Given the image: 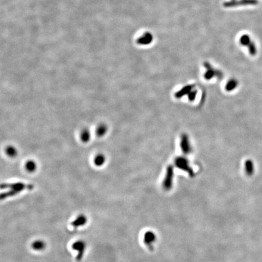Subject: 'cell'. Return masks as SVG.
Masks as SVG:
<instances>
[{"mask_svg": "<svg viewBox=\"0 0 262 262\" xmlns=\"http://www.w3.org/2000/svg\"><path fill=\"white\" fill-rule=\"evenodd\" d=\"M181 149L184 154H188L191 151V147L189 138L186 134L182 135L181 138Z\"/></svg>", "mask_w": 262, "mask_h": 262, "instance_id": "8992f818", "label": "cell"}, {"mask_svg": "<svg viewBox=\"0 0 262 262\" xmlns=\"http://www.w3.org/2000/svg\"><path fill=\"white\" fill-rule=\"evenodd\" d=\"M258 4L257 0H231L225 2L223 4L224 7L227 8H235L243 6L248 5H256Z\"/></svg>", "mask_w": 262, "mask_h": 262, "instance_id": "7a4b0ae2", "label": "cell"}, {"mask_svg": "<svg viewBox=\"0 0 262 262\" xmlns=\"http://www.w3.org/2000/svg\"><path fill=\"white\" fill-rule=\"evenodd\" d=\"M155 240V235L152 232H147L144 235V242L148 246H150L151 243Z\"/></svg>", "mask_w": 262, "mask_h": 262, "instance_id": "4fadbf2b", "label": "cell"}, {"mask_svg": "<svg viewBox=\"0 0 262 262\" xmlns=\"http://www.w3.org/2000/svg\"><path fill=\"white\" fill-rule=\"evenodd\" d=\"M154 40V37L151 33L145 32L143 35L139 38L137 40V43L140 45H149Z\"/></svg>", "mask_w": 262, "mask_h": 262, "instance_id": "52a82bcc", "label": "cell"}, {"mask_svg": "<svg viewBox=\"0 0 262 262\" xmlns=\"http://www.w3.org/2000/svg\"><path fill=\"white\" fill-rule=\"evenodd\" d=\"M203 66H204L206 70L204 74V77L206 80H210L214 77H217L219 79H222L223 74L221 71L214 68L210 64V63L208 62H204Z\"/></svg>", "mask_w": 262, "mask_h": 262, "instance_id": "6da1fadb", "label": "cell"}, {"mask_svg": "<svg viewBox=\"0 0 262 262\" xmlns=\"http://www.w3.org/2000/svg\"><path fill=\"white\" fill-rule=\"evenodd\" d=\"M239 83L235 79H231L228 81L226 85V90L227 91H232L234 90L238 86Z\"/></svg>", "mask_w": 262, "mask_h": 262, "instance_id": "8fae6325", "label": "cell"}, {"mask_svg": "<svg viewBox=\"0 0 262 262\" xmlns=\"http://www.w3.org/2000/svg\"><path fill=\"white\" fill-rule=\"evenodd\" d=\"M194 85H188L184 88H183L180 91H178L175 93L176 98H182L183 96L186 94H189L193 89H194Z\"/></svg>", "mask_w": 262, "mask_h": 262, "instance_id": "9c48e42d", "label": "cell"}, {"mask_svg": "<svg viewBox=\"0 0 262 262\" xmlns=\"http://www.w3.org/2000/svg\"><path fill=\"white\" fill-rule=\"evenodd\" d=\"M45 247V244L44 243L40 240H38L36 242H33L32 244V248L33 249H34L35 250L37 251H41L42 249H43Z\"/></svg>", "mask_w": 262, "mask_h": 262, "instance_id": "5bb4252c", "label": "cell"}, {"mask_svg": "<svg viewBox=\"0 0 262 262\" xmlns=\"http://www.w3.org/2000/svg\"><path fill=\"white\" fill-rule=\"evenodd\" d=\"M175 163L177 167L184 171L187 172L191 177H193L194 175V172L190 167L189 161L186 159L184 157H179L175 160Z\"/></svg>", "mask_w": 262, "mask_h": 262, "instance_id": "3957f363", "label": "cell"}, {"mask_svg": "<svg viewBox=\"0 0 262 262\" xmlns=\"http://www.w3.org/2000/svg\"><path fill=\"white\" fill-rule=\"evenodd\" d=\"M251 41H252L251 40L250 37L247 34L243 35L240 38V43L241 45L243 46H246V47H248L249 44L251 43Z\"/></svg>", "mask_w": 262, "mask_h": 262, "instance_id": "7c38bea8", "label": "cell"}, {"mask_svg": "<svg viewBox=\"0 0 262 262\" xmlns=\"http://www.w3.org/2000/svg\"><path fill=\"white\" fill-rule=\"evenodd\" d=\"M174 177V169L173 167L169 166L166 171V176L163 182V187L166 190H169L171 188L172 186V181Z\"/></svg>", "mask_w": 262, "mask_h": 262, "instance_id": "277c9868", "label": "cell"}, {"mask_svg": "<svg viewBox=\"0 0 262 262\" xmlns=\"http://www.w3.org/2000/svg\"><path fill=\"white\" fill-rule=\"evenodd\" d=\"M197 94V91L195 89H193L192 91L188 94V98L190 101H193L195 99L196 95Z\"/></svg>", "mask_w": 262, "mask_h": 262, "instance_id": "2e32d148", "label": "cell"}, {"mask_svg": "<svg viewBox=\"0 0 262 262\" xmlns=\"http://www.w3.org/2000/svg\"><path fill=\"white\" fill-rule=\"evenodd\" d=\"M86 222H87L86 217L83 215H81L79 217H78L73 222H72L71 224L73 227L74 229H77L79 226L85 224Z\"/></svg>", "mask_w": 262, "mask_h": 262, "instance_id": "ba28073f", "label": "cell"}, {"mask_svg": "<svg viewBox=\"0 0 262 262\" xmlns=\"http://www.w3.org/2000/svg\"><path fill=\"white\" fill-rule=\"evenodd\" d=\"M245 172L247 175L251 176L254 172V165L251 160H247L244 164Z\"/></svg>", "mask_w": 262, "mask_h": 262, "instance_id": "30bf717a", "label": "cell"}, {"mask_svg": "<svg viewBox=\"0 0 262 262\" xmlns=\"http://www.w3.org/2000/svg\"><path fill=\"white\" fill-rule=\"evenodd\" d=\"M85 247H86V244L84 242H82V241L75 242L73 244L72 249L78 252V254L76 257V259L77 261H80L82 259L84 255V250H85Z\"/></svg>", "mask_w": 262, "mask_h": 262, "instance_id": "5b68a950", "label": "cell"}, {"mask_svg": "<svg viewBox=\"0 0 262 262\" xmlns=\"http://www.w3.org/2000/svg\"><path fill=\"white\" fill-rule=\"evenodd\" d=\"M247 48H248V51H249L251 55L254 56V55H256L257 48H256V46H255V44L253 41H251V43L249 44V46Z\"/></svg>", "mask_w": 262, "mask_h": 262, "instance_id": "9a60e30c", "label": "cell"}]
</instances>
